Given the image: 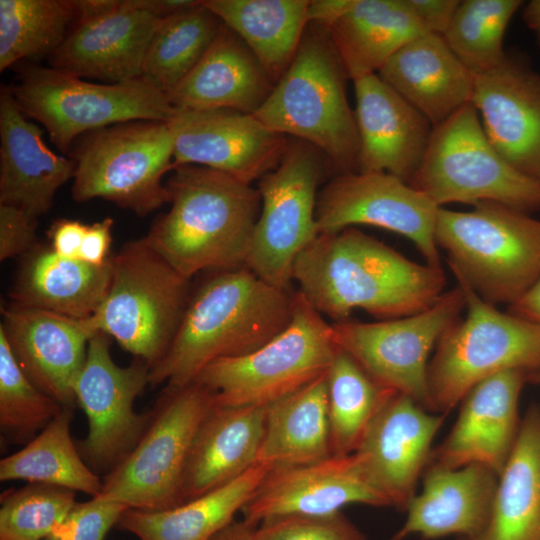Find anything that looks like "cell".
<instances>
[{"instance_id":"6da1fadb","label":"cell","mask_w":540,"mask_h":540,"mask_svg":"<svg viewBox=\"0 0 540 540\" xmlns=\"http://www.w3.org/2000/svg\"><path fill=\"white\" fill-rule=\"evenodd\" d=\"M292 279L335 322L355 309L383 320L414 315L431 307L446 283L441 267L413 262L354 227L319 234L297 257Z\"/></svg>"},{"instance_id":"7a4b0ae2","label":"cell","mask_w":540,"mask_h":540,"mask_svg":"<svg viewBox=\"0 0 540 540\" xmlns=\"http://www.w3.org/2000/svg\"><path fill=\"white\" fill-rule=\"evenodd\" d=\"M294 292L275 287L246 266L216 271L189 298L149 384L182 387L215 360L251 353L291 322Z\"/></svg>"},{"instance_id":"3957f363","label":"cell","mask_w":540,"mask_h":540,"mask_svg":"<svg viewBox=\"0 0 540 540\" xmlns=\"http://www.w3.org/2000/svg\"><path fill=\"white\" fill-rule=\"evenodd\" d=\"M170 208L152 225L147 243L178 273L244 267L261 208L257 188L197 165L173 168Z\"/></svg>"},{"instance_id":"277c9868","label":"cell","mask_w":540,"mask_h":540,"mask_svg":"<svg viewBox=\"0 0 540 540\" xmlns=\"http://www.w3.org/2000/svg\"><path fill=\"white\" fill-rule=\"evenodd\" d=\"M347 78L327 31L309 24L293 61L252 115L272 131L314 146L340 174L356 172L359 137Z\"/></svg>"},{"instance_id":"5b68a950","label":"cell","mask_w":540,"mask_h":540,"mask_svg":"<svg viewBox=\"0 0 540 540\" xmlns=\"http://www.w3.org/2000/svg\"><path fill=\"white\" fill-rule=\"evenodd\" d=\"M435 240L456 279L494 306L515 303L540 276V220L510 207H440Z\"/></svg>"},{"instance_id":"8992f818","label":"cell","mask_w":540,"mask_h":540,"mask_svg":"<svg viewBox=\"0 0 540 540\" xmlns=\"http://www.w3.org/2000/svg\"><path fill=\"white\" fill-rule=\"evenodd\" d=\"M466 316L439 339L428 364L429 409L447 413L483 380L507 370L540 372V327L499 311L457 279ZM531 380V378H530Z\"/></svg>"},{"instance_id":"52a82bcc","label":"cell","mask_w":540,"mask_h":540,"mask_svg":"<svg viewBox=\"0 0 540 540\" xmlns=\"http://www.w3.org/2000/svg\"><path fill=\"white\" fill-rule=\"evenodd\" d=\"M408 184L438 207L491 202L527 214L540 210V184L496 151L471 102L433 127L423 160Z\"/></svg>"},{"instance_id":"ba28073f","label":"cell","mask_w":540,"mask_h":540,"mask_svg":"<svg viewBox=\"0 0 540 540\" xmlns=\"http://www.w3.org/2000/svg\"><path fill=\"white\" fill-rule=\"evenodd\" d=\"M112 261L107 295L90 322L151 369L176 335L190 298V279L145 238L124 245Z\"/></svg>"},{"instance_id":"9c48e42d","label":"cell","mask_w":540,"mask_h":540,"mask_svg":"<svg viewBox=\"0 0 540 540\" xmlns=\"http://www.w3.org/2000/svg\"><path fill=\"white\" fill-rule=\"evenodd\" d=\"M10 89L23 113L45 127L62 153L86 133L130 121L169 122L175 113L167 95L143 77L97 84L27 65Z\"/></svg>"},{"instance_id":"30bf717a","label":"cell","mask_w":540,"mask_h":540,"mask_svg":"<svg viewBox=\"0 0 540 540\" xmlns=\"http://www.w3.org/2000/svg\"><path fill=\"white\" fill-rule=\"evenodd\" d=\"M338 347L332 325L294 292L289 325L257 350L215 360L195 381L229 406H269L327 373Z\"/></svg>"},{"instance_id":"8fae6325","label":"cell","mask_w":540,"mask_h":540,"mask_svg":"<svg viewBox=\"0 0 540 540\" xmlns=\"http://www.w3.org/2000/svg\"><path fill=\"white\" fill-rule=\"evenodd\" d=\"M79 139L71 156L75 162V201L102 198L138 216L169 203V193L162 182L164 175L174 168L169 122H124L86 133Z\"/></svg>"},{"instance_id":"7c38bea8","label":"cell","mask_w":540,"mask_h":540,"mask_svg":"<svg viewBox=\"0 0 540 540\" xmlns=\"http://www.w3.org/2000/svg\"><path fill=\"white\" fill-rule=\"evenodd\" d=\"M215 395L194 381L166 386L151 422L130 454L103 477L102 499L129 508L166 510L182 504L181 484L194 435Z\"/></svg>"},{"instance_id":"4fadbf2b","label":"cell","mask_w":540,"mask_h":540,"mask_svg":"<svg viewBox=\"0 0 540 540\" xmlns=\"http://www.w3.org/2000/svg\"><path fill=\"white\" fill-rule=\"evenodd\" d=\"M323 156L305 141H289L279 165L258 182L261 208L245 266L280 289L290 290L297 257L319 235L316 204Z\"/></svg>"},{"instance_id":"5bb4252c","label":"cell","mask_w":540,"mask_h":540,"mask_svg":"<svg viewBox=\"0 0 540 540\" xmlns=\"http://www.w3.org/2000/svg\"><path fill=\"white\" fill-rule=\"evenodd\" d=\"M465 308L464 293L457 286L414 315L378 322H334L333 338L377 383L429 408V354Z\"/></svg>"},{"instance_id":"9a60e30c","label":"cell","mask_w":540,"mask_h":540,"mask_svg":"<svg viewBox=\"0 0 540 540\" xmlns=\"http://www.w3.org/2000/svg\"><path fill=\"white\" fill-rule=\"evenodd\" d=\"M149 371L138 358L125 367L116 364L106 334L97 332L90 339L74 385L77 405L87 416L88 433L76 446L99 476L109 474L130 454L151 422L152 410H134L136 398L149 384Z\"/></svg>"},{"instance_id":"2e32d148","label":"cell","mask_w":540,"mask_h":540,"mask_svg":"<svg viewBox=\"0 0 540 540\" xmlns=\"http://www.w3.org/2000/svg\"><path fill=\"white\" fill-rule=\"evenodd\" d=\"M439 208L400 178L384 172L341 173L318 193L319 234L354 225H370L400 234L413 242L425 262L441 267L435 240Z\"/></svg>"},{"instance_id":"e0dca14e","label":"cell","mask_w":540,"mask_h":540,"mask_svg":"<svg viewBox=\"0 0 540 540\" xmlns=\"http://www.w3.org/2000/svg\"><path fill=\"white\" fill-rule=\"evenodd\" d=\"M169 126L173 167L197 165L251 184L274 170L289 140L252 114L235 110L175 109Z\"/></svg>"},{"instance_id":"ac0fdd59","label":"cell","mask_w":540,"mask_h":540,"mask_svg":"<svg viewBox=\"0 0 540 540\" xmlns=\"http://www.w3.org/2000/svg\"><path fill=\"white\" fill-rule=\"evenodd\" d=\"M349 504L389 506L355 453L271 467L241 513L243 520L258 525L276 516L330 515Z\"/></svg>"},{"instance_id":"d6986e66","label":"cell","mask_w":540,"mask_h":540,"mask_svg":"<svg viewBox=\"0 0 540 540\" xmlns=\"http://www.w3.org/2000/svg\"><path fill=\"white\" fill-rule=\"evenodd\" d=\"M471 103L502 158L540 184V74L518 54L475 75Z\"/></svg>"},{"instance_id":"ffe728a7","label":"cell","mask_w":540,"mask_h":540,"mask_svg":"<svg viewBox=\"0 0 540 540\" xmlns=\"http://www.w3.org/2000/svg\"><path fill=\"white\" fill-rule=\"evenodd\" d=\"M444 419L445 414H428L411 397L396 393L370 423L354 453L389 506L405 510L415 495Z\"/></svg>"},{"instance_id":"44dd1931","label":"cell","mask_w":540,"mask_h":540,"mask_svg":"<svg viewBox=\"0 0 540 540\" xmlns=\"http://www.w3.org/2000/svg\"><path fill=\"white\" fill-rule=\"evenodd\" d=\"M530 378L523 370H507L473 387L461 401L449 435L432 450L428 465L458 469L480 464L499 477L519 433L518 401Z\"/></svg>"},{"instance_id":"7402d4cb","label":"cell","mask_w":540,"mask_h":540,"mask_svg":"<svg viewBox=\"0 0 540 540\" xmlns=\"http://www.w3.org/2000/svg\"><path fill=\"white\" fill-rule=\"evenodd\" d=\"M2 315L0 329L28 378L61 405L74 409V385L89 341L97 333L90 319L14 304L4 308Z\"/></svg>"},{"instance_id":"603a6c76","label":"cell","mask_w":540,"mask_h":540,"mask_svg":"<svg viewBox=\"0 0 540 540\" xmlns=\"http://www.w3.org/2000/svg\"><path fill=\"white\" fill-rule=\"evenodd\" d=\"M160 18L133 0L77 21L49 57L50 67L80 77L122 83L142 77L145 56Z\"/></svg>"},{"instance_id":"cb8c5ba5","label":"cell","mask_w":540,"mask_h":540,"mask_svg":"<svg viewBox=\"0 0 540 540\" xmlns=\"http://www.w3.org/2000/svg\"><path fill=\"white\" fill-rule=\"evenodd\" d=\"M353 83L358 171L384 172L408 183L423 160L432 124L378 74Z\"/></svg>"},{"instance_id":"d4e9b609","label":"cell","mask_w":540,"mask_h":540,"mask_svg":"<svg viewBox=\"0 0 540 540\" xmlns=\"http://www.w3.org/2000/svg\"><path fill=\"white\" fill-rule=\"evenodd\" d=\"M16 102L10 86L0 88V204L33 218L46 214L58 189L73 179L75 162L54 153L43 131Z\"/></svg>"},{"instance_id":"484cf974","label":"cell","mask_w":540,"mask_h":540,"mask_svg":"<svg viewBox=\"0 0 540 540\" xmlns=\"http://www.w3.org/2000/svg\"><path fill=\"white\" fill-rule=\"evenodd\" d=\"M497 485L498 476L480 464L458 469L428 465L423 490L408 502L406 520L391 540L412 534L425 540L476 537L489 521Z\"/></svg>"},{"instance_id":"4316f807","label":"cell","mask_w":540,"mask_h":540,"mask_svg":"<svg viewBox=\"0 0 540 540\" xmlns=\"http://www.w3.org/2000/svg\"><path fill=\"white\" fill-rule=\"evenodd\" d=\"M266 409L215 402L190 447L182 477V503L233 481L256 464Z\"/></svg>"},{"instance_id":"83f0119b","label":"cell","mask_w":540,"mask_h":540,"mask_svg":"<svg viewBox=\"0 0 540 540\" xmlns=\"http://www.w3.org/2000/svg\"><path fill=\"white\" fill-rule=\"evenodd\" d=\"M274 85L241 38L222 23L204 56L167 97L175 109L253 114Z\"/></svg>"},{"instance_id":"f1b7e54d","label":"cell","mask_w":540,"mask_h":540,"mask_svg":"<svg viewBox=\"0 0 540 540\" xmlns=\"http://www.w3.org/2000/svg\"><path fill=\"white\" fill-rule=\"evenodd\" d=\"M378 76L420 111L433 127L471 102L475 75L441 35L424 33L407 42Z\"/></svg>"},{"instance_id":"f546056e","label":"cell","mask_w":540,"mask_h":540,"mask_svg":"<svg viewBox=\"0 0 540 540\" xmlns=\"http://www.w3.org/2000/svg\"><path fill=\"white\" fill-rule=\"evenodd\" d=\"M112 268V257L94 265L63 258L51 248L36 250L20 270L12 304L74 319L90 318L107 295Z\"/></svg>"},{"instance_id":"4dcf8cb0","label":"cell","mask_w":540,"mask_h":540,"mask_svg":"<svg viewBox=\"0 0 540 540\" xmlns=\"http://www.w3.org/2000/svg\"><path fill=\"white\" fill-rule=\"evenodd\" d=\"M325 30L352 80L377 74L402 46L427 33L405 0H352Z\"/></svg>"},{"instance_id":"1f68e13d","label":"cell","mask_w":540,"mask_h":540,"mask_svg":"<svg viewBox=\"0 0 540 540\" xmlns=\"http://www.w3.org/2000/svg\"><path fill=\"white\" fill-rule=\"evenodd\" d=\"M270 468L256 463L233 481L170 509L129 508L117 525L138 540H210L235 520Z\"/></svg>"},{"instance_id":"d6a6232c","label":"cell","mask_w":540,"mask_h":540,"mask_svg":"<svg viewBox=\"0 0 540 540\" xmlns=\"http://www.w3.org/2000/svg\"><path fill=\"white\" fill-rule=\"evenodd\" d=\"M463 540H540V407L521 421L485 529Z\"/></svg>"},{"instance_id":"836d02e7","label":"cell","mask_w":540,"mask_h":540,"mask_svg":"<svg viewBox=\"0 0 540 540\" xmlns=\"http://www.w3.org/2000/svg\"><path fill=\"white\" fill-rule=\"evenodd\" d=\"M332 456L327 373L267 406L256 463L304 464Z\"/></svg>"},{"instance_id":"e575fe53","label":"cell","mask_w":540,"mask_h":540,"mask_svg":"<svg viewBox=\"0 0 540 540\" xmlns=\"http://www.w3.org/2000/svg\"><path fill=\"white\" fill-rule=\"evenodd\" d=\"M203 4L241 38L276 84L309 25L310 0H203Z\"/></svg>"},{"instance_id":"d590c367","label":"cell","mask_w":540,"mask_h":540,"mask_svg":"<svg viewBox=\"0 0 540 540\" xmlns=\"http://www.w3.org/2000/svg\"><path fill=\"white\" fill-rule=\"evenodd\" d=\"M73 410H63L29 443L0 461V480H25L98 496L103 487L71 437Z\"/></svg>"},{"instance_id":"8d00e7d4","label":"cell","mask_w":540,"mask_h":540,"mask_svg":"<svg viewBox=\"0 0 540 540\" xmlns=\"http://www.w3.org/2000/svg\"><path fill=\"white\" fill-rule=\"evenodd\" d=\"M221 26L203 0L161 19L145 56L142 77L167 95L201 60Z\"/></svg>"},{"instance_id":"74e56055","label":"cell","mask_w":540,"mask_h":540,"mask_svg":"<svg viewBox=\"0 0 540 540\" xmlns=\"http://www.w3.org/2000/svg\"><path fill=\"white\" fill-rule=\"evenodd\" d=\"M332 455L356 451L367 428L397 392L370 377L346 352L337 350L327 371Z\"/></svg>"},{"instance_id":"f35d334b","label":"cell","mask_w":540,"mask_h":540,"mask_svg":"<svg viewBox=\"0 0 540 540\" xmlns=\"http://www.w3.org/2000/svg\"><path fill=\"white\" fill-rule=\"evenodd\" d=\"M76 20L75 0H0V71L26 58L50 57Z\"/></svg>"},{"instance_id":"ab89813d","label":"cell","mask_w":540,"mask_h":540,"mask_svg":"<svg viewBox=\"0 0 540 540\" xmlns=\"http://www.w3.org/2000/svg\"><path fill=\"white\" fill-rule=\"evenodd\" d=\"M521 0H463L443 35L457 58L474 75L499 65L506 52L503 41Z\"/></svg>"},{"instance_id":"60d3db41","label":"cell","mask_w":540,"mask_h":540,"mask_svg":"<svg viewBox=\"0 0 540 540\" xmlns=\"http://www.w3.org/2000/svg\"><path fill=\"white\" fill-rule=\"evenodd\" d=\"M63 408L28 378L0 329V429L4 437L27 444Z\"/></svg>"},{"instance_id":"b9f144b4","label":"cell","mask_w":540,"mask_h":540,"mask_svg":"<svg viewBox=\"0 0 540 540\" xmlns=\"http://www.w3.org/2000/svg\"><path fill=\"white\" fill-rule=\"evenodd\" d=\"M70 489L30 483L1 496L0 540H42L50 537L76 504Z\"/></svg>"},{"instance_id":"7bdbcfd3","label":"cell","mask_w":540,"mask_h":540,"mask_svg":"<svg viewBox=\"0 0 540 540\" xmlns=\"http://www.w3.org/2000/svg\"><path fill=\"white\" fill-rule=\"evenodd\" d=\"M254 540H366V535L338 512L267 518L256 525Z\"/></svg>"},{"instance_id":"ee69618b","label":"cell","mask_w":540,"mask_h":540,"mask_svg":"<svg viewBox=\"0 0 540 540\" xmlns=\"http://www.w3.org/2000/svg\"><path fill=\"white\" fill-rule=\"evenodd\" d=\"M127 509L129 507L123 503L99 497L76 502L50 537L60 540H104Z\"/></svg>"},{"instance_id":"f6af8a7d","label":"cell","mask_w":540,"mask_h":540,"mask_svg":"<svg viewBox=\"0 0 540 540\" xmlns=\"http://www.w3.org/2000/svg\"><path fill=\"white\" fill-rule=\"evenodd\" d=\"M37 219L22 209L0 204V260L28 252L36 240Z\"/></svg>"},{"instance_id":"bcb514c9","label":"cell","mask_w":540,"mask_h":540,"mask_svg":"<svg viewBox=\"0 0 540 540\" xmlns=\"http://www.w3.org/2000/svg\"><path fill=\"white\" fill-rule=\"evenodd\" d=\"M405 2L427 33L443 36L460 0H405Z\"/></svg>"},{"instance_id":"7dc6e473","label":"cell","mask_w":540,"mask_h":540,"mask_svg":"<svg viewBox=\"0 0 540 540\" xmlns=\"http://www.w3.org/2000/svg\"><path fill=\"white\" fill-rule=\"evenodd\" d=\"M87 225L78 220L60 219L50 229L51 249L68 259H79Z\"/></svg>"},{"instance_id":"c3c4849f","label":"cell","mask_w":540,"mask_h":540,"mask_svg":"<svg viewBox=\"0 0 540 540\" xmlns=\"http://www.w3.org/2000/svg\"><path fill=\"white\" fill-rule=\"evenodd\" d=\"M113 219L107 217L87 227L79 259L94 265L104 264L111 244V229Z\"/></svg>"},{"instance_id":"681fc988","label":"cell","mask_w":540,"mask_h":540,"mask_svg":"<svg viewBox=\"0 0 540 540\" xmlns=\"http://www.w3.org/2000/svg\"><path fill=\"white\" fill-rule=\"evenodd\" d=\"M352 0H310L309 24L327 29L350 5Z\"/></svg>"},{"instance_id":"f907efd6","label":"cell","mask_w":540,"mask_h":540,"mask_svg":"<svg viewBox=\"0 0 540 540\" xmlns=\"http://www.w3.org/2000/svg\"><path fill=\"white\" fill-rule=\"evenodd\" d=\"M508 312L540 327V276L519 300L508 306Z\"/></svg>"},{"instance_id":"816d5d0a","label":"cell","mask_w":540,"mask_h":540,"mask_svg":"<svg viewBox=\"0 0 540 540\" xmlns=\"http://www.w3.org/2000/svg\"><path fill=\"white\" fill-rule=\"evenodd\" d=\"M255 527L243 519L234 520L210 540H254Z\"/></svg>"},{"instance_id":"f5cc1de1","label":"cell","mask_w":540,"mask_h":540,"mask_svg":"<svg viewBox=\"0 0 540 540\" xmlns=\"http://www.w3.org/2000/svg\"><path fill=\"white\" fill-rule=\"evenodd\" d=\"M522 20L526 27L534 34L540 49V0H531L524 5Z\"/></svg>"},{"instance_id":"db71d44e","label":"cell","mask_w":540,"mask_h":540,"mask_svg":"<svg viewBox=\"0 0 540 540\" xmlns=\"http://www.w3.org/2000/svg\"><path fill=\"white\" fill-rule=\"evenodd\" d=\"M531 381H537L540 383V372L536 373L531 377Z\"/></svg>"},{"instance_id":"11a10c76","label":"cell","mask_w":540,"mask_h":540,"mask_svg":"<svg viewBox=\"0 0 540 540\" xmlns=\"http://www.w3.org/2000/svg\"><path fill=\"white\" fill-rule=\"evenodd\" d=\"M42 540H60V539H56V538H52V537H48V538H45V539H42Z\"/></svg>"}]
</instances>
